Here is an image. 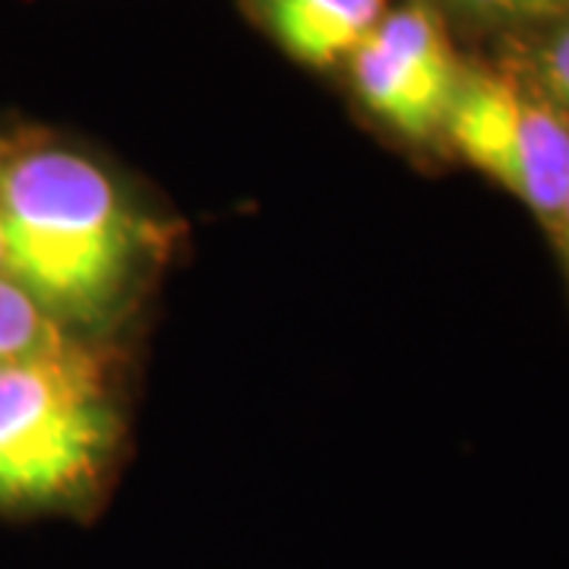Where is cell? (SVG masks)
Masks as SVG:
<instances>
[{"label": "cell", "mask_w": 569, "mask_h": 569, "mask_svg": "<svg viewBox=\"0 0 569 569\" xmlns=\"http://www.w3.org/2000/svg\"><path fill=\"white\" fill-rule=\"evenodd\" d=\"M531 82L569 114V17L531 58Z\"/></svg>", "instance_id": "8"}, {"label": "cell", "mask_w": 569, "mask_h": 569, "mask_svg": "<svg viewBox=\"0 0 569 569\" xmlns=\"http://www.w3.org/2000/svg\"><path fill=\"white\" fill-rule=\"evenodd\" d=\"M114 449V402L86 348L67 339L0 365V512L86 509Z\"/></svg>", "instance_id": "2"}, {"label": "cell", "mask_w": 569, "mask_h": 569, "mask_svg": "<svg viewBox=\"0 0 569 569\" xmlns=\"http://www.w3.org/2000/svg\"><path fill=\"white\" fill-rule=\"evenodd\" d=\"M3 276L70 332L121 305L140 257V222L114 178L86 152L0 133Z\"/></svg>", "instance_id": "1"}, {"label": "cell", "mask_w": 569, "mask_h": 569, "mask_svg": "<svg viewBox=\"0 0 569 569\" xmlns=\"http://www.w3.org/2000/svg\"><path fill=\"white\" fill-rule=\"evenodd\" d=\"M550 234L557 238L560 253H563V263H567V272H569V197H567L563 212H560V219H557V224H553V231H550Z\"/></svg>", "instance_id": "9"}, {"label": "cell", "mask_w": 569, "mask_h": 569, "mask_svg": "<svg viewBox=\"0 0 569 569\" xmlns=\"http://www.w3.org/2000/svg\"><path fill=\"white\" fill-rule=\"evenodd\" d=\"M452 13L485 26H526V22L567 20L569 0H443Z\"/></svg>", "instance_id": "7"}, {"label": "cell", "mask_w": 569, "mask_h": 569, "mask_svg": "<svg viewBox=\"0 0 569 569\" xmlns=\"http://www.w3.org/2000/svg\"><path fill=\"white\" fill-rule=\"evenodd\" d=\"M462 70L443 22L425 3L387 10L348 54L361 102L408 140L443 133Z\"/></svg>", "instance_id": "4"}, {"label": "cell", "mask_w": 569, "mask_h": 569, "mask_svg": "<svg viewBox=\"0 0 569 569\" xmlns=\"http://www.w3.org/2000/svg\"><path fill=\"white\" fill-rule=\"evenodd\" d=\"M443 137L553 231L569 197V114L535 82L462 70Z\"/></svg>", "instance_id": "3"}, {"label": "cell", "mask_w": 569, "mask_h": 569, "mask_svg": "<svg viewBox=\"0 0 569 569\" xmlns=\"http://www.w3.org/2000/svg\"><path fill=\"white\" fill-rule=\"evenodd\" d=\"M387 0H260V17L291 58L332 67L383 20Z\"/></svg>", "instance_id": "5"}, {"label": "cell", "mask_w": 569, "mask_h": 569, "mask_svg": "<svg viewBox=\"0 0 569 569\" xmlns=\"http://www.w3.org/2000/svg\"><path fill=\"white\" fill-rule=\"evenodd\" d=\"M0 276H3V244H0Z\"/></svg>", "instance_id": "10"}, {"label": "cell", "mask_w": 569, "mask_h": 569, "mask_svg": "<svg viewBox=\"0 0 569 569\" xmlns=\"http://www.w3.org/2000/svg\"><path fill=\"white\" fill-rule=\"evenodd\" d=\"M73 339L41 310L20 284L0 276V365Z\"/></svg>", "instance_id": "6"}]
</instances>
